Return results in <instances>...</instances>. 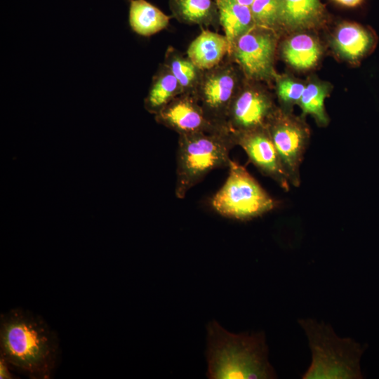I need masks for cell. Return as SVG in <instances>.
<instances>
[{
  "label": "cell",
  "instance_id": "8992f818",
  "mask_svg": "<svg viewBox=\"0 0 379 379\" xmlns=\"http://www.w3.org/2000/svg\"><path fill=\"white\" fill-rule=\"evenodd\" d=\"M267 128L290 184L299 187L300 167L309 143V128L302 120L278 109Z\"/></svg>",
  "mask_w": 379,
  "mask_h": 379
},
{
  "label": "cell",
  "instance_id": "9c48e42d",
  "mask_svg": "<svg viewBox=\"0 0 379 379\" xmlns=\"http://www.w3.org/2000/svg\"><path fill=\"white\" fill-rule=\"evenodd\" d=\"M277 109L264 91L251 87L239 88L228 109L226 124L232 133L267 127Z\"/></svg>",
  "mask_w": 379,
  "mask_h": 379
},
{
  "label": "cell",
  "instance_id": "ba28073f",
  "mask_svg": "<svg viewBox=\"0 0 379 379\" xmlns=\"http://www.w3.org/2000/svg\"><path fill=\"white\" fill-rule=\"evenodd\" d=\"M269 30L254 26L234 44L231 55L249 79H267L273 75L275 39Z\"/></svg>",
  "mask_w": 379,
  "mask_h": 379
},
{
  "label": "cell",
  "instance_id": "5bb4252c",
  "mask_svg": "<svg viewBox=\"0 0 379 379\" xmlns=\"http://www.w3.org/2000/svg\"><path fill=\"white\" fill-rule=\"evenodd\" d=\"M375 38L371 32L360 25L344 23L337 29L334 46L343 58L356 61L362 58L373 47Z\"/></svg>",
  "mask_w": 379,
  "mask_h": 379
},
{
  "label": "cell",
  "instance_id": "5b68a950",
  "mask_svg": "<svg viewBox=\"0 0 379 379\" xmlns=\"http://www.w3.org/2000/svg\"><path fill=\"white\" fill-rule=\"evenodd\" d=\"M228 176L211 199L212 208L220 215L249 220L273 210L278 202L261 187L245 167L231 160Z\"/></svg>",
  "mask_w": 379,
  "mask_h": 379
},
{
  "label": "cell",
  "instance_id": "8fae6325",
  "mask_svg": "<svg viewBox=\"0 0 379 379\" xmlns=\"http://www.w3.org/2000/svg\"><path fill=\"white\" fill-rule=\"evenodd\" d=\"M155 119L179 135L211 132L227 128L209 121L197 96L189 93H182L171 100L155 114Z\"/></svg>",
  "mask_w": 379,
  "mask_h": 379
},
{
  "label": "cell",
  "instance_id": "ffe728a7",
  "mask_svg": "<svg viewBox=\"0 0 379 379\" xmlns=\"http://www.w3.org/2000/svg\"><path fill=\"white\" fill-rule=\"evenodd\" d=\"M164 65L178 81L183 93L195 95L204 71L173 48H168Z\"/></svg>",
  "mask_w": 379,
  "mask_h": 379
},
{
  "label": "cell",
  "instance_id": "7402d4cb",
  "mask_svg": "<svg viewBox=\"0 0 379 379\" xmlns=\"http://www.w3.org/2000/svg\"><path fill=\"white\" fill-rule=\"evenodd\" d=\"M250 8L255 26L271 29L280 25L278 0H255Z\"/></svg>",
  "mask_w": 379,
  "mask_h": 379
},
{
  "label": "cell",
  "instance_id": "ac0fdd59",
  "mask_svg": "<svg viewBox=\"0 0 379 379\" xmlns=\"http://www.w3.org/2000/svg\"><path fill=\"white\" fill-rule=\"evenodd\" d=\"M169 7L173 16L181 22L206 26L219 22L215 0H169Z\"/></svg>",
  "mask_w": 379,
  "mask_h": 379
},
{
  "label": "cell",
  "instance_id": "3957f363",
  "mask_svg": "<svg viewBox=\"0 0 379 379\" xmlns=\"http://www.w3.org/2000/svg\"><path fill=\"white\" fill-rule=\"evenodd\" d=\"M236 145L229 128L179 135L175 194L187 192L211 171L229 167L230 152Z\"/></svg>",
  "mask_w": 379,
  "mask_h": 379
},
{
  "label": "cell",
  "instance_id": "30bf717a",
  "mask_svg": "<svg viewBox=\"0 0 379 379\" xmlns=\"http://www.w3.org/2000/svg\"><path fill=\"white\" fill-rule=\"evenodd\" d=\"M236 145L246 153L249 161L264 175L288 191L290 182L267 127L232 133Z\"/></svg>",
  "mask_w": 379,
  "mask_h": 379
},
{
  "label": "cell",
  "instance_id": "603a6c76",
  "mask_svg": "<svg viewBox=\"0 0 379 379\" xmlns=\"http://www.w3.org/2000/svg\"><path fill=\"white\" fill-rule=\"evenodd\" d=\"M305 86L288 78L280 79L277 84V95L281 102L288 107L298 102Z\"/></svg>",
  "mask_w": 379,
  "mask_h": 379
},
{
  "label": "cell",
  "instance_id": "cb8c5ba5",
  "mask_svg": "<svg viewBox=\"0 0 379 379\" xmlns=\"http://www.w3.org/2000/svg\"><path fill=\"white\" fill-rule=\"evenodd\" d=\"M337 3L348 7H354L359 5L364 0H334Z\"/></svg>",
  "mask_w": 379,
  "mask_h": 379
},
{
  "label": "cell",
  "instance_id": "484cf974",
  "mask_svg": "<svg viewBox=\"0 0 379 379\" xmlns=\"http://www.w3.org/2000/svg\"><path fill=\"white\" fill-rule=\"evenodd\" d=\"M237 1L243 5L250 7L255 0H237Z\"/></svg>",
  "mask_w": 379,
  "mask_h": 379
},
{
  "label": "cell",
  "instance_id": "e0dca14e",
  "mask_svg": "<svg viewBox=\"0 0 379 379\" xmlns=\"http://www.w3.org/2000/svg\"><path fill=\"white\" fill-rule=\"evenodd\" d=\"M183 93L177 79L166 65L160 66L154 74L148 93L144 100L145 109L157 114L171 100Z\"/></svg>",
  "mask_w": 379,
  "mask_h": 379
},
{
  "label": "cell",
  "instance_id": "d6986e66",
  "mask_svg": "<svg viewBox=\"0 0 379 379\" xmlns=\"http://www.w3.org/2000/svg\"><path fill=\"white\" fill-rule=\"evenodd\" d=\"M282 54L285 60L298 69L312 67L319 60L321 48L310 35L299 34L288 39L284 44Z\"/></svg>",
  "mask_w": 379,
  "mask_h": 379
},
{
  "label": "cell",
  "instance_id": "7c38bea8",
  "mask_svg": "<svg viewBox=\"0 0 379 379\" xmlns=\"http://www.w3.org/2000/svg\"><path fill=\"white\" fill-rule=\"evenodd\" d=\"M188 58L201 71L211 69L219 65L229 54V44L225 35L203 30L190 44Z\"/></svg>",
  "mask_w": 379,
  "mask_h": 379
},
{
  "label": "cell",
  "instance_id": "6da1fadb",
  "mask_svg": "<svg viewBox=\"0 0 379 379\" xmlns=\"http://www.w3.org/2000/svg\"><path fill=\"white\" fill-rule=\"evenodd\" d=\"M0 353L8 366L29 378L48 379L58 362L59 338L41 316L13 308L1 314Z\"/></svg>",
  "mask_w": 379,
  "mask_h": 379
},
{
  "label": "cell",
  "instance_id": "44dd1931",
  "mask_svg": "<svg viewBox=\"0 0 379 379\" xmlns=\"http://www.w3.org/2000/svg\"><path fill=\"white\" fill-rule=\"evenodd\" d=\"M328 90L324 85L312 83L305 86L298 101L304 115L310 114L319 126H326L328 117L325 110L324 100Z\"/></svg>",
  "mask_w": 379,
  "mask_h": 379
},
{
  "label": "cell",
  "instance_id": "2e32d148",
  "mask_svg": "<svg viewBox=\"0 0 379 379\" xmlns=\"http://www.w3.org/2000/svg\"><path fill=\"white\" fill-rule=\"evenodd\" d=\"M171 17L146 0H131L128 22L131 28L142 36H150L167 27Z\"/></svg>",
  "mask_w": 379,
  "mask_h": 379
},
{
  "label": "cell",
  "instance_id": "9a60e30c",
  "mask_svg": "<svg viewBox=\"0 0 379 379\" xmlns=\"http://www.w3.org/2000/svg\"><path fill=\"white\" fill-rule=\"evenodd\" d=\"M279 23L288 28L313 26L321 18L324 6L320 0H278Z\"/></svg>",
  "mask_w": 379,
  "mask_h": 379
},
{
  "label": "cell",
  "instance_id": "4fadbf2b",
  "mask_svg": "<svg viewBox=\"0 0 379 379\" xmlns=\"http://www.w3.org/2000/svg\"><path fill=\"white\" fill-rule=\"evenodd\" d=\"M217 4L219 22L223 28L229 44V55H231L236 40L248 32L254 26L249 6L237 0H215Z\"/></svg>",
  "mask_w": 379,
  "mask_h": 379
},
{
  "label": "cell",
  "instance_id": "52a82bcc",
  "mask_svg": "<svg viewBox=\"0 0 379 379\" xmlns=\"http://www.w3.org/2000/svg\"><path fill=\"white\" fill-rule=\"evenodd\" d=\"M238 83L237 73L230 63L203 72L195 95L206 118L214 125L227 128V114L239 90Z\"/></svg>",
  "mask_w": 379,
  "mask_h": 379
},
{
  "label": "cell",
  "instance_id": "d4e9b609",
  "mask_svg": "<svg viewBox=\"0 0 379 379\" xmlns=\"http://www.w3.org/2000/svg\"><path fill=\"white\" fill-rule=\"evenodd\" d=\"M8 366L7 365V364L2 359H1V378H11V374L9 373V372L8 371Z\"/></svg>",
  "mask_w": 379,
  "mask_h": 379
},
{
  "label": "cell",
  "instance_id": "277c9868",
  "mask_svg": "<svg viewBox=\"0 0 379 379\" xmlns=\"http://www.w3.org/2000/svg\"><path fill=\"white\" fill-rule=\"evenodd\" d=\"M310 350L312 363L303 379L362 378L359 361L364 349L350 338H340L333 328L311 319H300Z\"/></svg>",
  "mask_w": 379,
  "mask_h": 379
},
{
  "label": "cell",
  "instance_id": "7a4b0ae2",
  "mask_svg": "<svg viewBox=\"0 0 379 379\" xmlns=\"http://www.w3.org/2000/svg\"><path fill=\"white\" fill-rule=\"evenodd\" d=\"M207 376L212 379L276 378L262 333L233 334L216 321L208 326Z\"/></svg>",
  "mask_w": 379,
  "mask_h": 379
}]
</instances>
